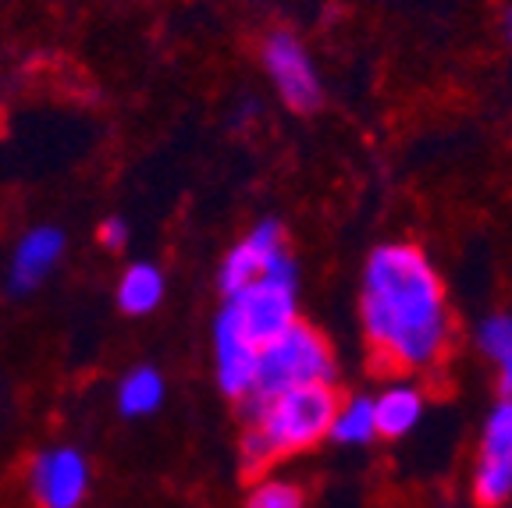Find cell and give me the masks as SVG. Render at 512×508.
Here are the masks:
<instances>
[{
  "instance_id": "1",
  "label": "cell",
  "mask_w": 512,
  "mask_h": 508,
  "mask_svg": "<svg viewBox=\"0 0 512 508\" xmlns=\"http://www.w3.org/2000/svg\"><path fill=\"white\" fill-rule=\"evenodd\" d=\"M360 313L367 345L384 370H431L452 342L438 270L406 242L374 249L363 270Z\"/></svg>"
},
{
  "instance_id": "4",
  "label": "cell",
  "mask_w": 512,
  "mask_h": 508,
  "mask_svg": "<svg viewBox=\"0 0 512 508\" xmlns=\"http://www.w3.org/2000/svg\"><path fill=\"white\" fill-rule=\"evenodd\" d=\"M224 313L232 324L246 334L256 349L274 342L281 331L296 324V270H281V274H264V278L249 281L246 288L228 295Z\"/></svg>"
},
{
  "instance_id": "19",
  "label": "cell",
  "mask_w": 512,
  "mask_h": 508,
  "mask_svg": "<svg viewBox=\"0 0 512 508\" xmlns=\"http://www.w3.org/2000/svg\"><path fill=\"white\" fill-rule=\"evenodd\" d=\"M498 391H502V398H512V359L498 363Z\"/></svg>"
},
{
  "instance_id": "9",
  "label": "cell",
  "mask_w": 512,
  "mask_h": 508,
  "mask_svg": "<svg viewBox=\"0 0 512 508\" xmlns=\"http://www.w3.org/2000/svg\"><path fill=\"white\" fill-rule=\"evenodd\" d=\"M64 253V235L57 228H32L15 249V260H11V285L18 292L25 288H36L50 270L57 267Z\"/></svg>"
},
{
  "instance_id": "16",
  "label": "cell",
  "mask_w": 512,
  "mask_h": 508,
  "mask_svg": "<svg viewBox=\"0 0 512 508\" xmlns=\"http://www.w3.org/2000/svg\"><path fill=\"white\" fill-rule=\"evenodd\" d=\"M477 345L484 356L495 359V366L512 359V313H495L484 320L477 327Z\"/></svg>"
},
{
  "instance_id": "13",
  "label": "cell",
  "mask_w": 512,
  "mask_h": 508,
  "mask_svg": "<svg viewBox=\"0 0 512 508\" xmlns=\"http://www.w3.org/2000/svg\"><path fill=\"white\" fill-rule=\"evenodd\" d=\"M164 402V377L153 366H139L118 384V409L125 416H150Z\"/></svg>"
},
{
  "instance_id": "12",
  "label": "cell",
  "mask_w": 512,
  "mask_h": 508,
  "mask_svg": "<svg viewBox=\"0 0 512 508\" xmlns=\"http://www.w3.org/2000/svg\"><path fill=\"white\" fill-rule=\"evenodd\" d=\"M160 299H164V274L150 263H132V267L121 274L118 285V306L132 317H143V313L157 310Z\"/></svg>"
},
{
  "instance_id": "6",
  "label": "cell",
  "mask_w": 512,
  "mask_h": 508,
  "mask_svg": "<svg viewBox=\"0 0 512 508\" xmlns=\"http://www.w3.org/2000/svg\"><path fill=\"white\" fill-rule=\"evenodd\" d=\"M29 484L40 508H82L89 491V466L79 448H50L36 455Z\"/></svg>"
},
{
  "instance_id": "20",
  "label": "cell",
  "mask_w": 512,
  "mask_h": 508,
  "mask_svg": "<svg viewBox=\"0 0 512 508\" xmlns=\"http://www.w3.org/2000/svg\"><path fill=\"white\" fill-rule=\"evenodd\" d=\"M505 25H509V40H512V11H509V22H505Z\"/></svg>"
},
{
  "instance_id": "3",
  "label": "cell",
  "mask_w": 512,
  "mask_h": 508,
  "mask_svg": "<svg viewBox=\"0 0 512 508\" xmlns=\"http://www.w3.org/2000/svg\"><path fill=\"white\" fill-rule=\"evenodd\" d=\"M335 381V352L324 342V334L310 324H292L274 342H267L256 356V381L253 395L242 402H264L288 388L306 384H331Z\"/></svg>"
},
{
  "instance_id": "15",
  "label": "cell",
  "mask_w": 512,
  "mask_h": 508,
  "mask_svg": "<svg viewBox=\"0 0 512 508\" xmlns=\"http://www.w3.org/2000/svg\"><path fill=\"white\" fill-rule=\"evenodd\" d=\"M473 498L484 508L505 505L512 498V466L477 459V469H473Z\"/></svg>"
},
{
  "instance_id": "14",
  "label": "cell",
  "mask_w": 512,
  "mask_h": 508,
  "mask_svg": "<svg viewBox=\"0 0 512 508\" xmlns=\"http://www.w3.org/2000/svg\"><path fill=\"white\" fill-rule=\"evenodd\" d=\"M480 459L512 466V398H502L491 409L488 423H484V437H480Z\"/></svg>"
},
{
  "instance_id": "2",
  "label": "cell",
  "mask_w": 512,
  "mask_h": 508,
  "mask_svg": "<svg viewBox=\"0 0 512 508\" xmlns=\"http://www.w3.org/2000/svg\"><path fill=\"white\" fill-rule=\"evenodd\" d=\"M335 405V384H306V388H288L264 402H249L253 420L242 434V469L256 477L285 455H299L320 445L331 430Z\"/></svg>"
},
{
  "instance_id": "11",
  "label": "cell",
  "mask_w": 512,
  "mask_h": 508,
  "mask_svg": "<svg viewBox=\"0 0 512 508\" xmlns=\"http://www.w3.org/2000/svg\"><path fill=\"white\" fill-rule=\"evenodd\" d=\"M328 437L338 441V445H370L377 437L374 398H367V395L338 398Z\"/></svg>"
},
{
  "instance_id": "10",
  "label": "cell",
  "mask_w": 512,
  "mask_h": 508,
  "mask_svg": "<svg viewBox=\"0 0 512 508\" xmlns=\"http://www.w3.org/2000/svg\"><path fill=\"white\" fill-rule=\"evenodd\" d=\"M377 437H406L424 416V391L413 384H392L374 398Z\"/></svg>"
},
{
  "instance_id": "5",
  "label": "cell",
  "mask_w": 512,
  "mask_h": 508,
  "mask_svg": "<svg viewBox=\"0 0 512 508\" xmlns=\"http://www.w3.org/2000/svg\"><path fill=\"white\" fill-rule=\"evenodd\" d=\"M281 270H296V263H292V256L285 249V231H281L278 221H264L224 256L221 288L232 295L239 288H246L249 281L264 278V274H281Z\"/></svg>"
},
{
  "instance_id": "8",
  "label": "cell",
  "mask_w": 512,
  "mask_h": 508,
  "mask_svg": "<svg viewBox=\"0 0 512 508\" xmlns=\"http://www.w3.org/2000/svg\"><path fill=\"white\" fill-rule=\"evenodd\" d=\"M256 349L246 334L232 324V317L221 310L214 324V359H217V384L228 398H249L256 381Z\"/></svg>"
},
{
  "instance_id": "7",
  "label": "cell",
  "mask_w": 512,
  "mask_h": 508,
  "mask_svg": "<svg viewBox=\"0 0 512 508\" xmlns=\"http://www.w3.org/2000/svg\"><path fill=\"white\" fill-rule=\"evenodd\" d=\"M264 64L271 72L274 86H278L281 100L292 111H313L320 104V79L313 72L310 54L303 50V43L288 32H274L264 43Z\"/></svg>"
},
{
  "instance_id": "17",
  "label": "cell",
  "mask_w": 512,
  "mask_h": 508,
  "mask_svg": "<svg viewBox=\"0 0 512 508\" xmlns=\"http://www.w3.org/2000/svg\"><path fill=\"white\" fill-rule=\"evenodd\" d=\"M246 508H303V491L288 480H256Z\"/></svg>"
},
{
  "instance_id": "18",
  "label": "cell",
  "mask_w": 512,
  "mask_h": 508,
  "mask_svg": "<svg viewBox=\"0 0 512 508\" xmlns=\"http://www.w3.org/2000/svg\"><path fill=\"white\" fill-rule=\"evenodd\" d=\"M128 239L125 224L118 221V217H111V221H104V228H100V242H104L107 249H121Z\"/></svg>"
}]
</instances>
